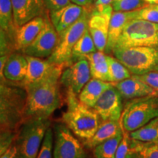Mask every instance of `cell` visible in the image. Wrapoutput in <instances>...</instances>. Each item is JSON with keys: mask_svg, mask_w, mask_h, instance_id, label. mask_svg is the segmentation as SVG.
Instances as JSON below:
<instances>
[{"mask_svg": "<svg viewBox=\"0 0 158 158\" xmlns=\"http://www.w3.org/2000/svg\"><path fill=\"white\" fill-rule=\"evenodd\" d=\"M69 64H56L48 74L31 84L25 85L27 91L26 121L31 118H48L61 103L60 78Z\"/></svg>", "mask_w": 158, "mask_h": 158, "instance_id": "6da1fadb", "label": "cell"}, {"mask_svg": "<svg viewBox=\"0 0 158 158\" xmlns=\"http://www.w3.org/2000/svg\"><path fill=\"white\" fill-rule=\"evenodd\" d=\"M12 83V82H11ZM9 83L1 78L0 127L1 131L18 132L26 121L27 91L22 85Z\"/></svg>", "mask_w": 158, "mask_h": 158, "instance_id": "7a4b0ae2", "label": "cell"}, {"mask_svg": "<svg viewBox=\"0 0 158 158\" xmlns=\"http://www.w3.org/2000/svg\"><path fill=\"white\" fill-rule=\"evenodd\" d=\"M68 108L62 115V122L75 135L83 141L91 138L100 125V116L92 108L82 103L72 90L68 89Z\"/></svg>", "mask_w": 158, "mask_h": 158, "instance_id": "3957f363", "label": "cell"}, {"mask_svg": "<svg viewBox=\"0 0 158 158\" xmlns=\"http://www.w3.org/2000/svg\"><path fill=\"white\" fill-rule=\"evenodd\" d=\"M158 116V94L130 100L122 112L120 121L124 130L132 133Z\"/></svg>", "mask_w": 158, "mask_h": 158, "instance_id": "277c9868", "label": "cell"}, {"mask_svg": "<svg viewBox=\"0 0 158 158\" xmlns=\"http://www.w3.org/2000/svg\"><path fill=\"white\" fill-rule=\"evenodd\" d=\"M50 126L48 118H31L23 122L15 141L19 150V158H37Z\"/></svg>", "mask_w": 158, "mask_h": 158, "instance_id": "5b68a950", "label": "cell"}, {"mask_svg": "<svg viewBox=\"0 0 158 158\" xmlns=\"http://www.w3.org/2000/svg\"><path fill=\"white\" fill-rule=\"evenodd\" d=\"M112 54L132 75H143L152 71L158 64V48L128 47L115 48Z\"/></svg>", "mask_w": 158, "mask_h": 158, "instance_id": "8992f818", "label": "cell"}, {"mask_svg": "<svg viewBox=\"0 0 158 158\" xmlns=\"http://www.w3.org/2000/svg\"><path fill=\"white\" fill-rule=\"evenodd\" d=\"M138 46L158 48V23L138 19L127 23L115 48Z\"/></svg>", "mask_w": 158, "mask_h": 158, "instance_id": "52a82bcc", "label": "cell"}, {"mask_svg": "<svg viewBox=\"0 0 158 158\" xmlns=\"http://www.w3.org/2000/svg\"><path fill=\"white\" fill-rule=\"evenodd\" d=\"M92 7H84L81 16L61 35L59 43L48 60L55 64H72V52L75 45L87 29Z\"/></svg>", "mask_w": 158, "mask_h": 158, "instance_id": "ba28073f", "label": "cell"}, {"mask_svg": "<svg viewBox=\"0 0 158 158\" xmlns=\"http://www.w3.org/2000/svg\"><path fill=\"white\" fill-rule=\"evenodd\" d=\"M54 129V158H86L84 144L64 122L55 124Z\"/></svg>", "mask_w": 158, "mask_h": 158, "instance_id": "9c48e42d", "label": "cell"}, {"mask_svg": "<svg viewBox=\"0 0 158 158\" xmlns=\"http://www.w3.org/2000/svg\"><path fill=\"white\" fill-rule=\"evenodd\" d=\"M45 25L32 43L21 51L27 56L48 58L54 53L59 43V35L51 22L48 10L44 15Z\"/></svg>", "mask_w": 158, "mask_h": 158, "instance_id": "30bf717a", "label": "cell"}, {"mask_svg": "<svg viewBox=\"0 0 158 158\" xmlns=\"http://www.w3.org/2000/svg\"><path fill=\"white\" fill-rule=\"evenodd\" d=\"M113 7H92L88 21V30L93 39L98 51H106L107 46L110 21L113 14Z\"/></svg>", "mask_w": 158, "mask_h": 158, "instance_id": "8fae6325", "label": "cell"}, {"mask_svg": "<svg viewBox=\"0 0 158 158\" xmlns=\"http://www.w3.org/2000/svg\"><path fill=\"white\" fill-rule=\"evenodd\" d=\"M89 63L84 57L77 59L64 69L60 78V83L75 94L78 95L82 89L91 79Z\"/></svg>", "mask_w": 158, "mask_h": 158, "instance_id": "7c38bea8", "label": "cell"}, {"mask_svg": "<svg viewBox=\"0 0 158 158\" xmlns=\"http://www.w3.org/2000/svg\"><path fill=\"white\" fill-rule=\"evenodd\" d=\"M122 100L121 94L113 84L100 96L92 108L102 121L120 120L124 110Z\"/></svg>", "mask_w": 158, "mask_h": 158, "instance_id": "4fadbf2b", "label": "cell"}, {"mask_svg": "<svg viewBox=\"0 0 158 158\" xmlns=\"http://www.w3.org/2000/svg\"><path fill=\"white\" fill-rule=\"evenodd\" d=\"M16 28L35 18L43 16L48 9L44 0H11Z\"/></svg>", "mask_w": 158, "mask_h": 158, "instance_id": "5bb4252c", "label": "cell"}, {"mask_svg": "<svg viewBox=\"0 0 158 158\" xmlns=\"http://www.w3.org/2000/svg\"><path fill=\"white\" fill-rule=\"evenodd\" d=\"M84 7L70 2L61 9L49 11L50 19L59 35L69 28L81 16Z\"/></svg>", "mask_w": 158, "mask_h": 158, "instance_id": "9a60e30c", "label": "cell"}, {"mask_svg": "<svg viewBox=\"0 0 158 158\" xmlns=\"http://www.w3.org/2000/svg\"><path fill=\"white\" fill-rule=\"evenodd\" d=\"M138 10L133 11H114L110 21L108 43L105 53L110 54L113 53L120 35L130 21L137 19Z\"/></svg>", "mask_w": 158, "mask_h": 158, "instance_id": "2e32d148", "label": "cell"}, {"mask_svg": "<svg viewBox=\"0 0 158 158\" xmlns=\"http://www.w3.org/2000/svg\"><path fill=\"white\" fill-rule=\"evenodd\" d=\"M113 84L124 100H130L153 94H158L147 83L135 75H132L130 78Z\"/></svg>", "mask_w": 158, "mask_h": 158, "instance_id": "e0dca14e", "label": "cell"}, {"mask_svg": "<svg viewBox=\"0 0 158 158\" xmlns=\"http://www.w3.org/2000/svg\"><path fill=\"white\" fill-rule=\"evenodd\" d=\"M44 25V16H40L35 18L17 28L15 36V51H21L30 45L42 30Z\"/></svg>", "mask_w": 158, "mask_h": 158, "instance_id": "ac0fdd59", "label": "cell"}, {"mask_svg": "<svg viewBox=\"0 0 158 158\" xmlns=\"http://www.w3.org/2000/svg\"><path fill=\"white\" fill-rule=\"evenodd\" d=\"M28 61L26 55L13 52L7 59L3 69L1 78H5L10 82H22L27 76Z\"/></svg>", "mask_w": 158, "mask_h": 158, "instance_id": "d6986e66", "label": "cell"}, {"mask_svg": "<svg viewBox=\"0 0 158 158\" xmlns=\"http://www.w3.org/2000/svg\"><path fill=\"white\" fill-rule=\"evenodd\" d=\"M122 130V124L120 120H106L102 121L94 134L89 140L84 141V147L88 149H94L96 146L106 140L114 137Z\"/></svg>", "mask_w": 158, "mask_h": 158, "instance_id": "ffe728a7", "label": "cell"}, {"mask_svg": "<svg viewBox=\"0 0 158 158\" xmlns=\"http://www.w3.org/2000/svg\"><path fill=\"white\" fill-rule=\"evenodd\" d=\"M112 86L110 82L91 78L78 94L79 100L88 107L93 108L100 96Z\"/></svg>", "mask_w": 158, "mask_h": 158, "instance_id": "44dd1931", "label": "cell"}, {"mask_svg": "<svg viewBox=\"0 0 158 158\" xmlns=\"http://www.w3.org/2000/svg\"><path fill=\"white\" fill-rule=\"evenodd\" d=\"M26 57L28 61V69H27V76L21 84L23 86L34 83L43 78L52 70L54 65L56 64L55 63L51 62L48 59L44 60L42 58H37V57L27 56V55Z\"/></svg>", "mask_w": 158, "mask_h": 158, "instance_id": "7402d4cb", "label": "cell"}, {"mask_svg": "<svg viewBox=\"0 0 158 158\" xmlns=\"http://www.w3.org/2000/svg\"><path fill=\"white\" fill-rule=\"evenodd\" d=\"M89 63L92 77L104 81L110 82L107 54L104 51H98L84 56Z\"/></svg>", "mask_w": 158, "mask_h": 158, "instance_id": "603a6c76", "label": "cell"}, {"mask_svg": "<svg viewBox=\"0 0 158 158\" xmlns=\"http://www.w3.org/2000/svg\"><path fill=\"white\" fill-rule=\"evenodd\" d=\"M127 158H158V143L140 141L130 138Z\"/></svg>", "mask_w": 158, "mask_h": 158, "instance_id": "cb8c5ba5", "label": "cell"}, {"mask_svg": "<svg viewBox=\"0 0 158 158\" xmlns=\"http://www.w3.org/2000/svg\"><path fill=\"white\" fill-rule=\"evenodd\" d=\"M123 138V127L122 130L114 137L106 140L93 149L95 158H116V153L118 146Z\"/></svg>", "mask_w": 158, "mask_h": 158, "instance_id": "d4e9b609", "label": "cell"}, {"mask_svg": "<svg viewBox=\"0 0 158 158\" xmlns=\"http://www.w3.org/2000/svg\"><path fill=\"white\" fill-rule=\"evenodd\" d=\"M0 27L1 31L15 36L17 28L13 20L11 0H0Z\"/></svg>", "mask_w": 158, "mask_h": 158, "instance_id": "484cf974", "label": "cell"}, {"mask_svg": "<svg viewBox=\"0 0 158 158\" xmlns=\"http://www.w3.org/2000/svg\"><path fill=\"white\" fill-rule=\"evenodd\" d=\"M130 137L140 141L158 143V116L139 129L130 133Z\"/></svg>", "mask_w": 158, "mask_h": 158, "instance_id": "4316f807", "label": "cell"}, {"mask_svg": "<svg viewBox=\"0 0 158 158\" xmlns=\"http://www.w3.org/2000/svg\"><path fill=\"white\" fill-rule=\"evenodd\" d=\"M96 51H98V49L87 29L73 49L72 60L73 59L83 58L86 55L92 54Z\"/></svg>", "mask_w": 158, "mask_h": 158, "instance_id": "83f0119b", "label": "cell"}, {"mask_svg": "<svg viewBox=\"0 0 158 158\" xmlns=\"http://www.w3.org/2000/svg\"><path fill=\"white\" fill-rule=\"evenodd\" d=\"M110 83L115 84L132 76V73L115 56L107 54Z\"/></svg>", "mask_w": 158, "mask_h": 158, "instance_id": "f1b7e54d", "label": "cell"}, {"mask_svg": "<svg viewBox=\"0 0 158 158\" xmlns=\"http://www.w3.org/2000/svg\"><path fill=\"white\" fill-rule=\"evenodd\" d=\"M114 11H133L148 5L145 0H114L111 4Z\"/></svg>", "mask_w": 158, "mask_h": 158, "instance_id": "f546056e", "label": "cell"}, {"mask_svg": "<svg viewBox=\"0 0 158 158\" xmlns=\"http://www.w3.org/2000/svg\"><path fill=\"white\" fill-rule=\"evenodd\" d=\"M54 131L49 127L45 134V138L41 146L37 158H54L53 149H54Z\"/></svg>", "mask_w": 158, "mask_h": 158, "instance_id": "4dcf8cb0", "label": "cell"}, {"mask_svg": "<svg viewBox=\"0 0 158 158\" xmlns=\"http://www.w3.org/2000/svg\"><path fill=\"white\" fill-rule=\"evenodd\" d=\"M137 19L158 23V5H148L138 9Z\"/></svg>", "mask_w": 158, "mask_h": 158, "instance_id": "1f68e13d", "label": "cell"}, {"mask_svg": "<svg viewBox=\"0 0 158 158\" xmlns=\"http://www.w3.org/2000/svg\"><path fill=\"white\" fill-rule=\"evenodd\" d=\"M18 132L9 131V130H4L1 131L0 134V155L4 153L9 149L10 147L15 143L18 135Z\"/></svg>", "mask_w": 158, "mask_h": 158, "instance_id": "d6a6232c", "label": "cell"}, {"mask_svg": "<svg viewBox=\"0 0 158 158\" xmlns=\"http://www.w3.org/2000/svg\"><path fill=\"white\" fill-rule=\"evenodd\" d=\"M130 133L123 128V138L118 144L116 153V158H127L130 149Z\"/></svg>", "mask_w": 158, "mask_h": 158, "instance_id": "836d02e7", "label": "cell"}, {"mask_svg": "<svg viewBox=\"0 0 158 158\" xmlns=\"http://www.w3.org/2000/svg\"><path fill=\"white\" fill-rule=\"evenodd\" d=\"M137 76V75H135ZM142 81L147 83L150 87H152L158 94V70H154L147 73L137 76Z\"/></svg>", "mask_w": 158, "mask_h": 158, "instance_id": "e575fe53", "label": "cell"}, {"mask_svg": "<svg viewBox=\"0 0 158 158\" xmlns=\"http://www.w3.org/2000/svg\"><path fill=\"white\" fill-rule=\"evenodd\" d=\"M45 6L49 11L61 9L71 2L70 0H44Z\"/></svg>", "mask_w": 158, "mask_h": 158, "instance_id": "d590c367", "label": "cell"}, {"mask_svg": "<svg viewBox=\"0 0 158 158\" xmlns=\"http://www.w3.org/2000/svg\"><path fill=\"white\" fill-rule=\"evenodd\" d=\"M0 158H19V150L15 143H14Z\"/></svg>", "mask_w": 158, "mask_h": 158, "instance_id": "8d00e7d4", "label": "cell"}, {"mask_svg": "<svg viewBox=\"0 0 158 158\" xmlns=\"http://www.w3.org/2000/svg\"><path fill=\"white\" fill-rule=\"evenodd\" d=\"M114 0H96L95 2L92 5V7H103L106 6L110 5Z\"/></svg>", "mask_w": 158, "mask_h": 158, "instance_id": "74e56055", "label": "cell"}, {"mask_svg": "<svg viewBox=\"0 0 158 158\" xmlns=\"http://www.w3.org/2000/svg\"><path fill=\"white\" fill-rule=\"evenodd\" d=\"M70 1L77 5L83 6V7H91L89 5V0H70Z\"/></svg>", "mask_w": 158, "mask_h": 158, "instance_id": "f35d334b", "label": "cell"}, {"mask_svg": "<svg viewBox=\"0 0 158 158\" xmlns=\"http://www.w3.org/2000/svg\"><path fill=\"white\" fill-rule=\"evenodd\" d=\"M148 5H158V0H145Z\"/></svg>", "mask_w": 158, "mask_h": 158, "instance_id": "ab89813d", "label": "cell"}, {"mask_svg": "<svg viewBox=\"0 0 158 158\" xmlns=\"http://www.w3.org/2000/svg\"><path fill=\"white\" fill-rule=\"evenodd\" d=\"M96 0H89V5L91 7H92V5H94V3L95 2Z\"/></svg>", "mask_w": 158, "mask_h": 158, "instance_id": "60d3db41", "label": "cell"}, {"mask_svg": "<svg viewBox=\"0 0 158 158\" xmlns=\"http://www.w3.org/2000/svg\"><path fill=\"white\" fill-rule=\"evenodd\" d=\"M155 70H158V64L157 65V66H156V68H155Z\"/></svg>", "mask_w": 158, "mask_h": 158, "instance_id": "b9f144b4", "label": "cell"}]
</instances>
